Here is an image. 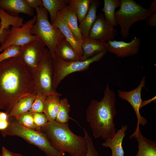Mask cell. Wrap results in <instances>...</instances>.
I'll use <instances>...</instances> for the list:
<instances>
[{"mask_svg":"<svg viewBox=\"0 0 156 156\" xmlns=\"http://www.w3.org/2000/svg\"><path fill=\"white\" fill-rule=\"evenodd\" d=\"M1 156H23L22 155L17 153L10 151L5 147H2Z\"/></svg>","mask_w":156,"mask_h":156,"instance_id":"36","label":"cell"},{"mask_svg":"<svg viewBox=\"0 0 156 156\" xmlns=\"http://www.w3.org/2000/svg\"><path fill=\"white\" fill-rule=\"evenodd\" d=\"M145 77L144 76L141 79L138 86L134 89L129 91L118 90V95L120 98L127 101L131 105L135 112L137 119L136 128L139 127V125L142 126L148 123L147 120L142 116L140 110L143 106L144 102L141 98L142 89L145 87Z\"/></svg>","mask_w":156,"mask_h":156,"instance_id":"11","label":"cell"},{"mask_svg":"<svg viewBox=\"0 0 156 156\" xmlns=\"http://www.w3.org/2000/svg\"><path fill=\"white\" fill-rule=\"evenodd\" d=\"M0 8L15 16H18L19 13L34 15V9L29 8L24 0H0Z\"/></svg>","mask_w":156,"mask_h":156,"instance_id":"15","label":"cell"},{"mask_svg":"<svg viewBox=\"0 0 156 156\" xmlns=\"http://www.w3.org/2000/svg\"><path fill=\"white\" fill-rule=\"evenodd\" d=\"M100 1L93 0L87 14L80 22L79 28L83 40L88 38L91 29L96 17V12L100 6Z\"/></svg>","mask_w":156,"mask_h":156,"instance_id":"18","label":"cell"},{"mask_svg":"<svg viewBox=\"0 0 156 156\" xmlns=\"http://www.w3.org/2000/svg\"><path fill=\"white\" fill-rule=\"evenodd\" d=\"M40 131L58 151L67 153L71 156H86L88 145L86 138L73 133L68 123L48 121L40 128Z\"/></svg>","mask_w":156,"mask_h":156,"instance_id":"3","label":"cell"},{"mask_svg":"<svg viewBox=\"0 0 156 156\" xmlns=\"http://www.w3.org/2000/svg\"><path fill=\"white\" fill-rule=\"evenodd\" d=\"M135 138L138 143V151L135 156H156V142L148 139L142 134L139 127L130 137Z\"/></svg>","mask_w":156,"mask_h":156,"instance_id":"16","label":"cell"},{"mask_svg":"<svg viewBox=\"0 0 156 156\" xmlns=\"http://www.w3.org/2000/svg\"><path fill=\"white\" fill-rule=\"evenodd\" d=\"M107 43V52L113 53L118 57L124 58L138 53L140 40L139 38L135 36L128 42L114 40L108 41Z\"/></svg>","mask_w":156,"mask_h":156,"instance_id":"13","label":"cell"},{"mask_svg":"<svg viewBox=\"0 0 156 156\" xmlns=\"http://www.w3.org/2000/svg\"><path fill=\"white\" fill-rule=\"evenodd\" d=\"M107 51L100 53L84 61H65L54 55L52 57L53 66V86L56 90L60 82L72 73L87 70L93 63L99 61Z\"/></svg>","mask_w":156,"mask_h":156,"instance_id":"8","label":"cell"},{"mask_svg":"<svg viewBox=\"0 0 156 156\" xmlns=\"http://www.w3.org/2000/svg\"><path fill=\"white\" fill-rule=\"evenodd\" d=\"M21 47L12 46L7 48L0 54V62L7 59L18 57L20 51Z\"/></svg>","mask_w":156,"mask_h":156,"instance_id":"31","label":"cell"},{"mask_svg":"<svg viewBox=\"0 0 156 156\" xmlns=\"http://www.w3.org/2000/svg\"><path fill=\"white\" fill-rule=\"evenodd\" d=\"M45 47L43 43L38 39L20 46L18 57L31 76L43 57Z\"/></svg>","mask_w":156,"mask_h":156,"instance_id":"9","label":"cell"},{"mask_svg":"<svg viewBox=\"0 0 156 156\" xmlns=\"http://www.w3.org/2000/svg\"><path fill=\"white\" fill-rule=\"evenodd\" d=\"M60 96L54 94L47 96L44 105L43 113L49 122L55 120L59 109Z\"/></svg>","mask_w":156,"mask_h":156,"instance_id":"22","label":"cell"},{"mask_svg":"<svg viewBox=\"0 0 156 156\" xmlns=\"http://www.w3.org/2000/svg\"><path fill=\"white\" fill-rule=\"evenodd\" d=\"M36 94L32 93L25 94L18 100L11 111L8 118L15 117L29 112L36 97Z\"/></svg>","mask_w":156,"mask_h":156,"instance_id":"21","label":"cell"},{"mask_svg":"<svg viewBox=\"0 0 156 156\" xmlns=\"http://www.w3.org/2000/svg\"><path fill=\"white\" fill-rule=\"evenodd\" d=\"M83 52L81 61L87 60L100 53L106 51L107 42H102L87 38L81 44Z\"/></svg>","mask_w":156,"mask_h":156,"instance_id":"20","label":"cell"},{"mask_svg":"<svg viewBox=\"0 0 156 156\" xmlns=\"http://www.w3.org/2000/svg\"><path fill=\"white\" fill-rule=\"evenodd\" d=\"M111 156H112V155H111Z\"/></svg>","mask_w":156,"mask_h":156,"instance_id":"42","label":"cell"},{"mask_svg":"<svg viewBox=\"0 0 156 156\" xmlns=\"http://www.w3.org/2000/svg\"><path fill=\"white\" fill-rule=\"evenodd\" d=\"M10 30V28L5 29L2 28L1 23L0 22V43L1 45L5 42L9 35Z\"/></svg>","mask_w":156,"mask_h":156,"instance_id":"34","label":"cell"},{"mask_svg":"<svg viewBox=\"0 0 156 156\" xmlns=\"http://www.w3.org/2000/svg\"><path fill=\"white\" fill-rule=\"evenodd\" d=\"M69 0H42V6L50 14L51 23L52 24L56 19L58 12L68 5Z\"/></svg>","mask_w":156,"mask_h":156,"instance_id":"24","label":"cell"},{"mask_svg":"<svg viewBox=\"0 0 156 156\" xmlns=\"http://www.w3.org/2000/svg\"><path fill=\"white\" fill-rule=\"evenodd\" d=\"M36 15L20 27L12 26L5 42L0 47V50L3 51L12 46H21L38 39L36 36L30 33L31 28L36 22Z\"/></svg>","mask_w":156,"mask_h":156,"instance_id":"10","label":"cell"},{"mask_svg":"<svg viewBox=\"0 0 156 156\" xmlns=\"http://www.w3.org/2000/svg\"><path fill=\"white\" fill-rule=\"evenodd\" d=\"M70 104L66 98L60 99L58 114L55 121L61 123H68L70 118L69 113L70 111Z\"/></svg>","mask_w":156,"mask_h":156,"instance_id":"28","label":"cell"},{"mask_svg":"<svg viewBox=\"0 0 156 156\" xmlns=\"http://www.w3.org/2000/svg\"><path fill=\"white\" fill-rule=\"evenodd\" d=\"M93 0H69L68 4L76 13L80 23L85 17Z\"/></svg>","mask_w":156,"mask_h":156,"instance_id":"25","label":"cell"},{"mask_svg":"<svg viewBox=\"0 0 156 156\" xmlns=\"http://www.w3.org/2000/svg\"><path fill=\"white\" fill-rule=\"evenodd\" d=\"M55 55L65 61H80L74 49L65 38L57 46Z\"/></svg>","mask_w":156,"mask_h":156,"instance_id":"23","label":"cell"},{"mask_svg":"<svg viewBox=\"0 0 156 156\" xmlns=\"http://www.w3.org/2000/svg\"><path fill=\"white\" fill-rule=\"evenodd\" d=\"M35 9L37 19L31 28V34L36 36L47 47L53 57L57 46L65 37L60 30L50 22L46 9L42 6Z\"/></svg>","mask_w":156,"mask_h":156,"instance_id":"5","label":"cell"},{"mask_svg":"<svg viewBox=\"0 0 156 156\" xmlns=\"http://www.w3.org/2000/svg\"><path fill=\"white\" fill-rule=\"evenodd\" d=\"M33 89L32 76L18 56L0 62V110L8 114L18 99Z\"/></svg>","mask_w":156,"mask_h":156,"instance_id":"1","label":"cell"},{"mask_svg":"<svg viewBox=\"0 0 156 156\" xmlns=\"http://www.w3.org/2000/svg\"><path fill=\"white\" fill-rule=\"evenodd\" d=\"M0 19L2 28L3 29L10 28V25L12 26L20 27L23 24V18L10 15L0 8Z\"/></svg>","mask_w":156,"mask_h":156,"instance_id":"27","label":"cell"},{"mask_svg":"<svg viewBox=\"0 0 156 156\" xmlns=\"http://www.w3.org/2000/svg\"><path fill=\"white\" fill-rule=\"evenodd\" d=\"M104 6L101 10L104 13L105 18L114 26L118 25L115 18V10L120 7L119 0H104Z\"/></svg>","mask_w":156,"mask_h":156,"instance_id":"26","label":"cell"},{"mask_svg":"<svg viewBox=\"0 0 156 156\" xmlns=\"http://www.w3.org/2000/svg\"><path fill=\"white\" fill-rule=\"evenodd\" d=\"M24 1L29 8L33 9L42 6V0H24Z\"/></svg>","mask_w":156,"mask_h":156,"instance_id":"35","label":"cell"},{"mask_svg":"<svg viewBox=\"0 0 156 156\" xmlns=\"http://www.w3.org/2000/svg\"><path fill=\"white\" fill-rule=\"evenodd\" d=\"M120 1V8L115 12V18L120 27V34L124 38L129 37L130 28L133 23L147 20L152 13L156 12L143 7L133 0Z\"/></svg>","mask_w":156,"mask_h":156,"instance_id":"6","label":"cell"},{"mask_svg":"<svg viewBox=\"0 0 156 156\" xmlns=\"http://www.w3.org/2000/svg\"><path fill=\"white\" fill-rule=\"evenodd\" d=\"M57 16L71 30L75 37L81 45L83 39L78 24V18L75 12L69 4L59 12Z\"/></svg>","mask_w":156,"mask_h":156,"instance_id":"14","label":"cell"},{"mask_svg":"<svg viewBox=\"0 0 156 156\" xmlns=\"http://www.w3.org/2000/svg\"><path fill=\"white\" fill-rule=\"evenodd\" d=\"M14 117L24 127L40 131V129L37 127L34 123L33 113L28 112Z\"/></svg>","mask_w":156,"mask_h":156,"instance_id":"29","label":"cell"},{"mask_svg":"<svg viewBox=\"0 0 156 156\" xmlns=\"http://www.w3.org/2000/svg\"><path fill=\"white\" fill-rule=\"evenodd\" d=\"M149 8L156 11V0H154L151 3Z\"/></svg>","mask_w":156,"mask_h":156,"instance_id":"39","label":"cell"},{"mask_svg":"<svg viewBox=\"0 0 156 156\" xmlns=\"http://www.w3.org/2000/svg\"><path fill=\"white\" fill-rule=\"evenodd\" d=\"M53 58L46 48L43 57L31 76L33 86L32 93L47 95L54 94L60 96L61 94L54 89L53 86Z\"/></svg>","mask_w":156,"mask_h":156,"instance_id":"7","label":"cell"},{"mask_svg":"<svg viewBox=\"0 0 156 156\" xmlns=\"http://www.w3.org/2000/svg\"><path fill=\"white\" fill-rule=\"evenodd\" d=\"M148 24L151 27L156 25V12L152 13L147 19Z\"/></svg>","mask_w":156,"mask_h":156,"instance_id":"37","label":"cell"},{"mask_svg":"<svg viewBox=\"0 0 156 156\" xmlns=\"http://www.w3.org/2000/svg\"><path fill=\"white\" fill-rule=\"evenodd\" d=\"M118 33L114 26L105 17L103 14L97 16L89 32L88 38L102 42L114 40Z\"/></svg>","mask_w":156,"mask_h":156,"instance_id":"12","label":"cell"},{"mask_svg":"<svg viewBox=\"0 0 156 156\" xmlns=\"http://www.w3.org/2000/svg\"><path fill=\"white\" fill-rule=\"evenodd\" d=\"M47 96L41 93L37 94L29 112L32 113H43L45 104Z\"/></svg>","mask_w":156,"mask_h":156,"instance_id":"30","label":"cell"},{"mask_svg":"<svg viewBox=\"0 0 156 156\" xmlns=\"http://www.w3.org/2000/svg\"><path fill=\"white\" fill-rule=\"evenodd\" d=\"M0 156H1V153H0Z\"/></svg>","mask_w":156,"mask_h":156,"instance_id":"40","label":"cell"},{"mask_svg":"<svg viewBox=\"0 0 156 156\" xmlns=\"http://www.w3.org/2000/svg\"><path fill=\"white\" fill-rule=\"evenodd\" d=\"M127 125H123L121 128L116 132L111 138L105 140L102 144L105 147L110 148L112 151V156H124V152L122 147V142L126 134Z\"/></svg>","mask_w":156,"mask_h":156,"instance_id":"17","label":"cell"},{"mask_svg":"<svg viewBox=\"0 0 156 156\" xmlns=\"http://www.w3.org/2000/svg\"><path fill=\"white\" fill-rule=\"evenodd\" d=\"M88 145V151L86 156H99V155L95 147L92 140L89 136L88 131L84 128L82 127Z\"/></svg>","mask_w":156,"mask_h":156,"instance_id":"32","label":"cell"},{"mask_svg":"<svg viewBox=\"0 0 156 156\" xmlns=\"http://www.w3.org/2000/svg\"><path fill=\"white\" fill-rule=\"evenodd\" d=\"M8 128L1 131L3 137L15 136L20 137L29 143L38 148L47 156H65V153L60 152L51 144L46 136L41 132L26 128L14 117L9 119Z\"/></svg>","mask_w":156,"mask_h":156,"instance_id":"4","label":"cell"},{"mask_svg":"<svg viewBox=\"0 0 156 156\" xmlns=\"http://www.w3.org/2000/svg\"><path fill=\"white\" fill-rule=\"evenodd\" d=\"M9 124V120H5L0 118V131L6 129L8 127Z\"/></svg>","mask_w":156,"mask_h":156,"instance_id":"38","label":"cell"},{"mask_svg":"<svg viewBox=\"0 0 156 156\" xmlns=\"http://www.w3.org/2000/svg\"><path fill=\"white\" fill-rule=\"evenodd\" d=\"M116 101L115 93L109 84L106 85L101 100L91 101L86 111V119L94 138H101L105 140L115 133L114 119L117 114Z\"/></svg>","mask_w":156,"mask_h":156,"instance_id":"2","label":"cell"},{"mask_svg":"<svg viewBox=\"0 0 156 156\" xmlns=\"http://www.w3.org/2000/svg\"><path fill=\"white\" fill-rule=\"evenodd\" d=\"M0 52H2V51L0 50Z\"/></svg>","mask_w":156,"mask_h":156,"instance_id":"41","label":"cell"},{"mask_svg":"<svg viewBox=\"0 0 156 156\" xmlns=\"http://www.w3.org/2000/svg\"><path fill=\"white\" fill-rule=\"evenodd\" d=\"M33 117L35 125L40 129L41 127L45 126L48 122L43 113H33Z\"/></svg>","mask_w":156,"mask_h":156,"instance_id":"33","label":"cell"},{"mask_svg":"<svg viewBox=\"0 0 156 156\" xmlns=\"http://www.w3.org/2000/svg\"><path fill=\"white\" fill-rule=\"evenodd\" d=\"M52 24L60 30L66 40L70 44L74 49L80 61H81L83 54L81 45L76 39L70 29L57 16Z\"/></svg>","mask_w":156,"mask_h":156,"instance_id":"19","label":"cell"}]
</instances>
